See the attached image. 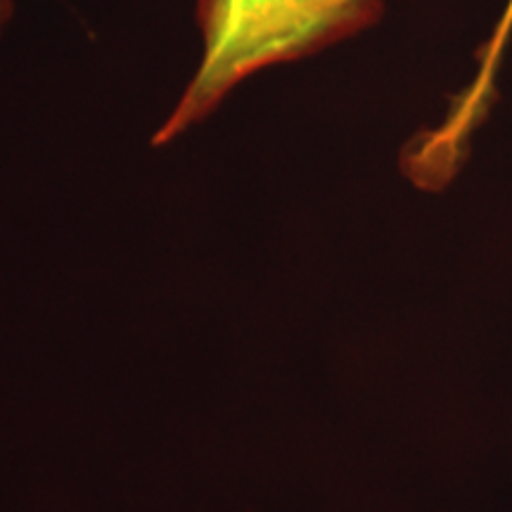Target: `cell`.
Listing matches in <instances>:
<instances>
[{"label":"cell","instance_id":"2","mask_svg":"<svg viewBox=\"0 0 512 512\" xmlns=\"http://www.w3.org/2000/svg\"><path fill=\"white\" fill-rule=\"evenodd\" d=\"M512 36V0L498 17L489 41L479 50V69L470 86L456 95L451 110L434 131L420 133L406 147L401 166L413 183L425 190H441L456 176L458 166L465 162L472 133L489 117L496 98V76L503 53Z\"/></svg>","mask_w":512,"mask_h":512},{"label":"cell","instance_id":"3","mask_svg":"<svg viewBox=\"0 0 512 512\" xmlns=\"http://www.w3.org/2000/svg\"><path fill=\"white\" fill-rule=\"evenodd\" d=\"M12 12H15V3H12V0H0V34H3L5 27H8Z\"/></svg>","mask_w":512,"mask_h":512},{"label":"cell","instance_id":"1","mask_svg":"<svg viewBox=\"0 0 512 512\" xmlns=\"http://www.w3.org/2000/svg\"><path fill=\"white\" fill-rule=\"evenodd\" d=\"M382 15L384 0H195L200 60L152 147L207 121L254 74L323 53Z\"/></svg>","mask_w":512,"mask_h":512}]
</instances>
